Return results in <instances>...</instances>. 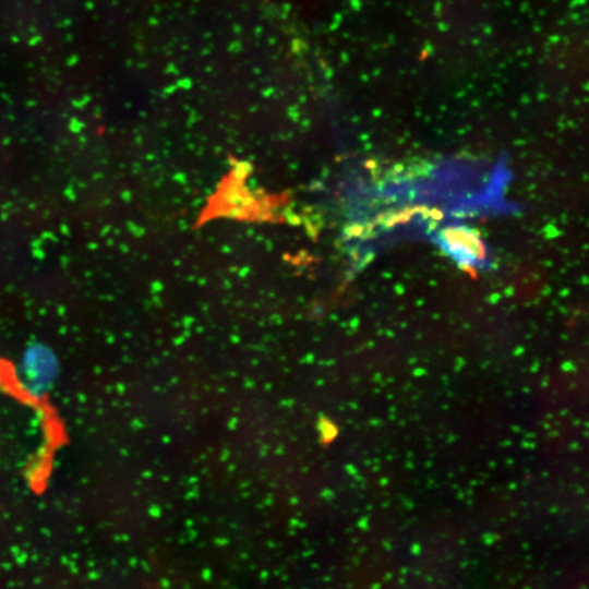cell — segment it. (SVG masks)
<instances>
[{
    "instance_id": "6da1fadb",
    "label": "cell",
    "mask_w": 589,
    "mask_h": 589,
    "mask_svg": "<svg viewBox=\"0 0 589 589\" xmlns=\"http://www.w3.org/2000/svg\"><path fill=\"white\" fill-rule=\"evenodd\" d=\"M442 245L461 264H473L480 259L481 244L476 236L460 228H448L441 237Z\"/></svg>"
}]
</instances>
